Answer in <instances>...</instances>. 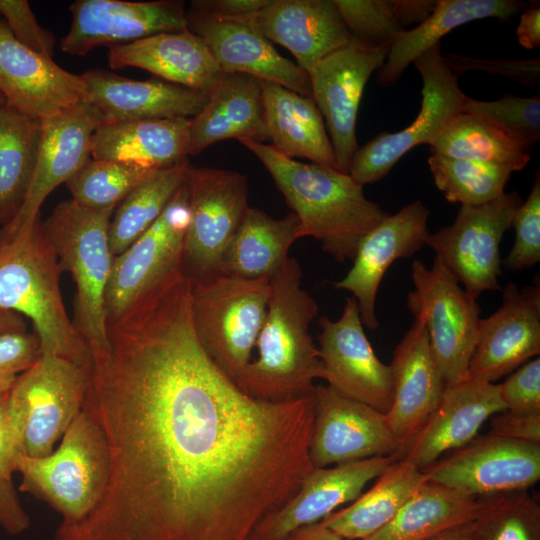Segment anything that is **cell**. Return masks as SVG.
I'll use <instances>...</instances> for the list:
<instances>
[{"label":"cell","mask_w":540,"mask_h":540,"mask_svg":"<svg viewBox=\"0 0 540 540\" xmlns=\"http://www.w3.org/2000/svg\"><path fill=\"white\" fill-rule=\"evenodd\" d=\"M190 291L179 270L107 321L82 409L105 435L108 480L53 540H247L314 469L313 395L241 391L201 346Z\"/></svg>","instance_id":"6da1fadb"},{"label":"cell","mask_w":540,"mask_h":540,"mask_svg":"<svg viewBox=\"0 0 540 540\" xmlns=\"http://www.w3.org/2000/svg\"><path fill=\"white\" fill-rule=\"evenodd\" d=\"M239 142L260 160L297 216V239L314 237L338 262L353 260L362 239L389 215L349 174L300 162L270 144Z\"/></svg>","instance_id":"7a4b0ae2"},{"label":"cell","mask_w":540,"mask_h":540,"mask_svg":"<svg viewBox=\"0 0 540 540\" xmlns=\"http://www.w3.org/2000/svg\"><path fill=\"white\" fill-rule=\"evenodd\" d=\"M302 269L288 257L269 280L267 312L256 345L258 356L235 381L248 396L283 403L313 394L323 364L309 333L318 313L314 298L301 287Z\"/></svg>","instance_id":"3957f363"},{"label":"cell","mask_w":540,"mask_h":540,"mask_svg":"<svg viewBox=\"0 0 540 540\" xmlns=\"http://www.w3.org/2000/svg\"><path fill=\"white\" fill-rule=\"evenodd\" d=\"M62 270L39 219L0 240V307L29 318L41 354L65 358L90 371L92 356L63 302Z\"/></svg>","instance_id":"277c9868"},{"label":"cell","mask_w":540,"mask_h":540,"mask_svg":"<svg viewBox=\"0 0 540 540\" xmlns=\"http://www.w3.org/2000/svg\"><path fill=\"white\" fill-rule=\"evenodd\" d=\"M115 208L91 209L70 199L58 203L41 221L62 272L75 283L72 321L91 356L108 343L105 292L113 262L108 230Z\"/></svg>","instance_id":"5b68a950"},{"label":"cell","mask_w":540,"mask_h":540,"mask_svg":"<svg viewBox=\"0 0 540 540\" xmlns=\"http://www.w3.org/2000/svg\"><path fill=\"white\" fill-rule=\"evenodd\" d=\"M19 490L45 502L65 523L84 518L100 500L109 475V452L102 428L81 410L57 449L43 457L20 454Z\"/></svg>","instance_id":"8992f818"},{"label":"cell","mask_w":540,"mask_h":540,"mask_svg":"<svg viewBox=\"0 0 540 540\" xmlns=\"http://www.w3.org/2000/svg\"><path fill=\"white\" fill-rule=\"evenodd\" d=\"M269 293V279L223 274L191 279V314L197 338L212 361L234 382L251 361Z\"/></svg>","instance_id":"52a82bcc"},{"label":"cell","mask_w":540,"mask_h":540,"mask_svg":"<svg viewBox=\"0 0 540 540\" xmlns=\"http://www.w3.org/2000/svg\"><path fill=\"white\" fill-rule=\"evenodd\" d=\"M89 371L56 355L41 354L9 390V408L21 452L49 455L81 412Z\"/></svg>","instance_id":"ba28073f"},{"label":"cell","mask_w":540,"mask_h":540,"mask_svg":"<svg viewBox=\"0 0 540 540\" xmlns=\"http://www.w3.org/2000/svg\"><path fill=\"white\" fill-rule=\"evenodd\" d=\"M414 289L407 306L428 333L435 361L446 386L469 379L468 369L480 328L481 309L435 256L428 268L421 260L412 265Z\"/></svg>","instance_id":"9c48e42d"},{"label":"cell","mask_w":540,"mask_h":540,"mask_svg":"<svg viewBox=\"0 0 540 540\" xmlns=\"http://www.w3.org/2000/svg\"><path fill=\"white\" fill-rule=\"evenodd\" d=\"M185 188L189 209L182 270L191 279L218 274L225 251L248 208V180L239 172L189 167Z\"/></svg>","instance_id":"30bf717a"},{"label":"cell","mask_w":540,"mask_h":540,"mask_svg":"<svg viewBox=\"0 0 540 540\" xmlns=\"http://www.w3.org/2000/svg\"><path fill=\"white\" fill-rule=\"evenodd\" d=\"M422 78L421 107L406 128L383 131L356 151L348 174L362 186L383 179L408 151L420 144L430 145L448 120L462 111L467 97L456 76L445 63L441 43L421 54L412 63Z\"/></svg>","instance_id":"8fae6325"},{"label":"cell","mask_w":540,"mask_h":540,"mask_svg":"<svg viewBox=\"0 0 540 540\" xmlns=\"http://www.w3.org/2000/svg\"><path fill=\"white\" fill-rule=\"evenodd\" d=\"M522 202L514 191L481 205H461L452 224L428 235L426 245L472 297L500 290V242Z\"/></svg>","instance_id":"7c38bea8"},{"label":"cell","mask_w":540,"mask_h":540,"mask_svg":"<svg viewBox=\"0 0 540 540\" xmlns=\"http://www.w3.org/2000/svg\"><path fill=\"white\" fill-rule=\"evenodd\" d=\"M188 222L184 181L154 224L127 249L113 257L105 292L107 321L121 317L182 268Z\"/></svg>","instance_id":"4fadbf2b"},{"label":"cell","mask_w":540,"mask_h":540,"mask_svg":"<svg viewBox=\"0 0 540 540\" xmlns=\"http://www.w3.org/2000/svg\"><path fill=\"white\" fill-rule=\"evenodd\" d=\"M423 471L429 481L472 497L528 490L540 479V443L477 435Z\"/></svg>","instance_id":"5bb4252c"},{"label":"cell","mask_w":540,"mask_h":540,"mask_svg":"<svg viewBox=\"0 0 540 540\" xmlns=\"http://www.w3.org/2000/svg\"><path fill=\"white\" fill-rule=\"evenodd\" d=\"M386 47L352 41L316 63L308 72L312 99L326 121L337 170L348 174L358 150L356 119L364 88L384 64Z\"/></svg>","instance_id":"9a60e30c"},{"label":"cell","mask_w":540,"mask_h":540,"mask_svg":"<svg viewBox=\"0 0 540 540\" xmlns=\"http://www.w3.org/2000/svg\"><path fill=\"white\" fill-rule=\"evenodd\" d=\"M318 323V352L328 386L386 414L393 401L391 369L379 360L366 337L356 299L346 298L338 320L321 316Z\"/></svg>","instance_id":"2e32d148"},{"label":"cell","mask_w":540,"mask_h":540,"mask_svg":"<svg viewBox=\"0 0 540 540\" xmlns=\"http://www.w3.org/2000/svg\"><path fill=\"white\" fill-rule=\"evenodd\" d=\"M313 398L309 458L314 468L399 454L402 445L384 413L346 398L328 385H315Z\"/></svg>","instance_id":"e0dca14e"},{"label":"cell","mask_w":540,"mask_h":540,"mask_svg":"<svg viewBox=\"0 0 540 540\" xmlns=\"http://www.w3.org/2000/svg\"><path fill=\"white\" fill-rule=\"evenodd\" d=\"M0 93L7 106L41 122L86 104L87 98L81 75L19 43L4 20L0 24Z\"/></svg>","instance_id":"ac0fdd59"},{"label":"cell","mask_w":540,"mask_h":540,"mask_svg":"<svg viewBox=\"0 0 540 540\" xmlns=\"http://www.w3.org/2000/svg\"><path fill=\"white\" fill-rule=\"evenodd\" d=\"M69 10L72 23L61 39L60 48L75 56H84L100 46L187 29L182 1L77 0Z\"/></svg>","instance_id":"d6986e66"},{"label":"cell","mask_w":540,"mask_h":540,"mask_svg":"<svg viewBox=\"0 0 540 540\" xmlns=\"http://www.w3.org/2000/svg\"><path fill=\"white\" fill-rule=\"evenodd\" d=\"M540 353V283L519 289L509 282L500 307L481 318L468 375L495 383Z\"/></svg>","instance_id":"ffe728a7"},{"label":"cell","mask_w":540,"mask_h":540,"mask_svg":"<svg viewBox=\"0 0 540 540\" xmlns=\"http://www.w3.org/2000/svg\"><path fill=\"white\" fill-rule=\"evenodd\" d=\"M187 29L207 45L224 73H242L311 97L309 75L283 57L248 15L216 17L186 9Z\"/></svg>","instance_id":"44dd1931"},{"label":"cell","mask_w":540,"mask_h":540,"mask_svg":"<svg viewBox=\"0 0 540 540\" xmlns=\"http://www.w3.org/2000/svg\"><path fill=\"white\" fill-rule=\"evenodd\" d=\"M429 217L430 210L419 200L389 214L362 239L352 268L334 283L336 289L353 294L361 322L368 329L379 326L375 303L384 274L394 261L411 257L426 245Z\"/></svg>","instance_id":"7402d4cb"},{"label":"cell","mask_w":540,"mask_h":540,"mask_svg":"<svg viewBox=\"0 0 540 540\" xmlns=\"http://www.w3.org/2000/svg\"><path fill=\"white\" fill-rule=\"evenodd\" d=\"M398 459L394 454L314 468L288 501L256 524L247 540H286L297 528L319 522L354 501L369 481Z\"/></svg>","instance_id":"603a6c76"},{"label":"cell","mask_w":540,"mask_h":540,"mask_svg":"<svg viewBox=\"0 0 540 540\" xmlns=\"http://www.w3.org/2000/svg\"><path fill=\"white\" fill-rule=\"evenodd\" d=\"M98 125L87 104L42 122L39 152L25 200L17 216L0 228V240L30 229L40 219V208L48 195L90 159V139Z\"/></svg>","instance_id":"cb8c5ba5"},{"label":"cell","mask_w":540,"mask_h":540,"mask_svg":"<svg viewBox=\"0 0 540 540\" xmlns=\"http://www.w3.org/2000/svg\"><path fill=\"white\" fill-rule=\"evenodd\" d=\"M504 410L496 383L468 379L446 386L435 410L403 445L398 457L423 470L445 453L469 443L488 418Z\"/></svg>","instance_id":"d4e9b609"},{"label":"cell","mask_w":540,"mask_h":540,"mask_svg":"<svg viewBox=\"0 0 540 540\" xmlns=\"http://www.w3.org/2000/svg\"><path fill=\"white\" fill-rule=\"evenodd\" d=\"M81 78L87 90L86 104L95 112L99 125L140 119H191L209 98V94L161 79L133 80L103 69H90Z\"/></svg>","instance_id":"484cf974"},{"label":"cell","mask_w":540,"mask_h":540,"mask_svg":"<svg viewBox=\"0 0 540 540\" xmlns=\"http://www.w3.org/2000/svg\"><path fill=\"white\" fill-rule=\"evenodd\" d=\"M389 366L393 401L385 415L390 430L403 447L435 410L446 387L427 329L420 319L414 318L395 347Z\"/></svg>","instance_id":"4316f807"},{"label":"cell","mask_w":540,"mask_h":540,"mask_svg":"<svg viewBox=\"0 0 540 540\" xmlns=\"http://www.w3.org/2000/svg\"><path fill=\"white\" fill-rule=\"evenodd\" d=\"M248 17L271 42L287 48L307 73L353 41L334 0H270Z\"/></svg>","instance_id":"83f0119b"},{"label":"cell","mask_w":540,"mask_h":540,"mask_svg":"<svg viewBox=\"0 0 540 540\" xmlns=\"http://www.w3.org/2000/svg\"><path fill=\"white\" fill-rule=\"evenodd\" d=\"M112 69L135 67L159 79L209 94L224 72L205 42L188 29L108 47Z\"/></svg>","instance_id":"f1b7e54d"},{"label":"cell","mask_w":540,"mask_h":540,"mask_svg":"<svg viewBox=\"0 0 540 540\" xmlns=\"http://www.w3.org/2000/svg\"><path fill=\"white\" fill-rule=\"evenodd\" d=\"M231 138L259 143L269 140L261 80L247 74L224 73L205 107L191 118L189 156Z\"/></svg>","instance_id":"f546056e"},{"label":"cell","mask_w":540,"mask_h":540,"mask_svg":"<svg viewBox=\"0 0 540 540\" xmlns=\"http://www.w3.org/2000/svg\"><path fill=\"white\" fill-rule=\"evenodd\" d=\"M190 120L140 119L101 124L91 136L90 156L157 169L176 165L189 156Z\"/></svg>","instance_id":"4dcf8cb0"},{"label":"cell","mask_w":540,"mask_h":540,"mask_svg":"<svg viewBox=\"0 0 540 540\" xmlns=\"http://www.w3.org/2000/svg\"><path fill=\"white\" fill-rule=\"evenodd\" d=\"M261 89L271 145L290 158H305L337 170L334 150L314 100L269 81L261 80Z\"/></svg>","instance_id":"1f68e13d"},{"label":"cell","mask_w":540,"mask_h":540,"mask_svg":"<svg viewBox=\"0 0 540 540\" xmlns=\"http://www.w3.org/2000/svg\"><path fill=\"white\" fill-rule=\"evenodd\" d=\"M516 0H436L433 13L413 29L405 30L389 48L379 69L378 80L383 86L394 85L408 65L425 51L440 43L453 29L485 18L507 20L525 9Z\"/></svg>","instance_id":"d6a6232c"},{"label":"cell","mask_w":540,"mask_h":540,"mask_svg":"<svg viewBox=\"0 0 540 540\" xmlns=\"http://www.w3.org/2000/svg\"><path fill=\"white\" fill-rule=\"evenodd\" d=\"M298 226L293 212L276 219L249 206L225 251L218 274L270 280L288 258L297 240Z\"/></svg>","instance_id":"836d02e7"},{"label":"cell","mask_w":540,"mask_h":540,"mask_svg":"<svg viewBox=\"0 0 540 540\" xmlns=\"http://www.w3.org/2000/svg\"><path fill=\"white\" fill-rule=\"evenodd\" d=\"M427 481L428 476L422 469L398 459L377 477L366 493L321 522L347 540H365L387 525Z\"/></svg>","instance_id":"e575fe53"},{"label":"cell","mask_w":540,"mask_h":540,"mask_svg":"<svg viewBox=\"0 0 540 540\" xmlns=\"http://www.w3.org/2000/svg\"><path fill=\"white\" fill-rule=\"evenodd\" d=\"M486 502L487 496L472 497L427 481L387 525L365 540H427L475 521Z\"/></svg>","instance_id":"d590c367"},{"label":"cell","mask_w":540,"mask_h":540,"mask_svg":"<svg viewBox=\"0 0 540 540\" xmlns=\"http://www.w3.org/2000/svg\"><path fill=\"white\" fill-rule=\"evenodd\" d=\"M42 122L0 106V226L8 225L25 200L35 169Z\"/></svg>","instance_id":"8d00e7d4"},{"label":"cell","mask_w":540,"mask_h":540,"mask_svg":"<svg viewBox=\"0 0 540 540\" xmlns=\"http://www.w3.org/2000/svg\"><path fill=\"white\" fill-rule=\"evenodd\" d=\"M431 155L492 163L522 170L531 149L490 121L464 111L454 114L429 145Z\"/></svg>","instance_id":"74e56055"},{"label":"cell","mask_w":540,"mask_h":540,"mask_svg":"<svg viewBox=\"0 0 540 540\" xmlns=\"http://www.w3.org/2000/svg\"><path fill=\"white\" fill-rule=\"evenodd\" d=\"M190 166L186 159L160 169L116 206L108 230L113 257L127 249L162 215L183 185Z\"/></svg>","instance_id":"f35d334b"},{"label":"cell","mask_w":540,"mask_h":540,"mask_svg":"<svg viewBox=\"0 0 540 540\" xmlns=\"http://www.w3.org/2000/svg\"><path fill=\"white\" fill-rule=\"evenodd\" d=\"M428 166L436 187L450 203L481 205L505 193L511 167L431 155Z\"/></svg>","instance_id":"ab89813d"},{"label":"cell","mask_w":540,"mask_h":540,"mask_svg":"<svg viewBox=\"0 0 540 540\" xmlns=\"http://www.w3.org/2000/svg\"><path fill=\"white\" fill-rule=\"evenodd\" d=\"M160 169L135 163L89 159L65 184L72 200L91 209L116 207Z\"/></svg>","instance_id":"60d3db41"},{"label":"cell","mask_w":540,"mask_h":540,"mask_svg":"<svg viewBox=\"0 0 540 540\" xmlns=\"http://www.w3.org/2000/svg\"><path fill=\"white\" fill-rule=\"evenodd\" d=\"M475 523L482 540H540V506L528 490L487 496Z\"/></svg>","instance_id":"b9f144b4"},{"label":"cell","mask_w":540,"mask_h":540,"mask_svg":"<svg viewBox=\"0 0 540 540\" xmlns=\"http://www.w3.org/2000/svg\"><path fill=\"white\" fill-rule=\"evenodd\" d=\"M462 111L480 116L532 149L540 140V97L506 94L494 101L468 96Z\"/></svg>","instance_id":"7bdbcfd3"},{"label":"cell","mask_w":540,"mask_h":540,"mask_svg":"<svg viewBox=\"0 0 540 540\" xmlns=\"http://www.w3.org/2000/svg\"><path fill=\"white\" fill-rule=\"evenodd\" d=\"M352 39L369 47H390L406 29L396 21L391 0H334Z\"/></svg>","instance_id":"ee69618b"},{"label":"cell","mask_w":540,"mask_h":540,"mask_svg":"<svg viewBox=\"0 0 540 540\" xmlns=\"http://www.w3.org/2000/svg\"><path fill=\"white\" fill-rule=\"evenodd\" d=\"M511 226L516 238L502 261L509 271H523L540 261V173L537 171L530 193L514 212Z\"/></svg>","instance_id":"f6af8a7d"},{"label":"cell","mask_w":540,"mask_h":540,"mask_svg":"<svg viewBox=\"0 0 540 540\" xmlns=\"http://www.w3.org/2000/svg\"><path fill=\"white\" fill-rule=\"evenodd\" d=\"M0 14L13 37L27 48L53 57L55 36L37 21L26 0H0Z\"/></svg>","instance_id":"bcb514c9"},{"label":"cell","mask_w":540,"mask_h":540,"mask_svg":"<svg viewBox=\"0 0 540 540\" xmlns=\"http://www.w3.org/2000/svg\"><path fill=\"white\" fill-rule=\"evenodd\" d=\"M505 410L517 414H540V358L514 370L498 384Z\"/></svg>","instance_id":"7dc6e473"},{"label":"cell","mask_w":540,"mask_h":540,"mask_svg":"<svg viewBox=\"0 0 540 540\" xmlns=\"http://www.w3.org/2000/svg\"><path fill=\"white\" fill-rule=\"evenodd\" d=\"M442 56L447 66L456 76L469 70H481L492 74H500L526 85H535L540 82L539 58L490 60L452 53H442Z\"/></svg>","instance_id":"c3c4849f"},{"label":"cell","mask_w":540,"mask_h":540,"mask_svg":"<svg viewBox=\"0 0 540 540\" xmlns=\"http://www.w3.org/2000/svg\"><path fill=\"white\" fill-rule=\"evenodd\" d=\"M41 355L36 334L24 332L0 337V391H9L17 376Z\"/></svg>","instance_id":"681fc988"},{"label":"cell","mask_w":540,"mask_h":540,"mask_svg":"<svg viewBox=\"0 0 540 540\" xmlns=\"http://www.w3.org/2000/svg\"><path fill=\"white\" fill-rule=\"evenodd\" d=\"M493 435L540 443V414H517L504 410L491 417Z\"/></svg>","instance_id":"f907efd6"},{"label":"cell","mask_w":540,"mask_h":540,"mask_svg":"<svg viewBox=\"0 0 540 540\" xmlns=\"http://www.w3.org/2000/svg\"><path fill=\"white\" fill-rule=\"evenodd\" d=\"M22 454L10 408L9 391H0V474L12 479Z\"/></svg>","instance_id":"816d5d0a"},{"label":"cell","mask_w":540,"mask_h":540,"mask_svg":"<svg viewBox=\"0 0 540 540\" xmlns=\"http://www.w3.org/2000/svg\"><path fill=\"white\" fill-rule=\"evenodd\" d=\"M30 525V517L21 504L12 479L0 474V527L10 535H20Z\"/></svg>","instance_id":"f5cc1de1"},{"label":"cell","mask_w":540,"mask_h":540,"mask_svg":"<svg viewBox=\"0 0 540 540\" xmlns=\"http://www.w3.org/2000/svg\"><path fill=\"white\" fill-rule=\"evenodd\" d=\"M270 0H195L189 9L216 17H238L255 13Z\"/></svg>","instance_id":"db71d44e"},{"label":"cell","mask_w":540,"mask_h":540,"mask_svg":"<svg viewBox=\"0 0 540 540\" xmlns=\"http://www.w3.org/2000/svg\"><path fill=\"white\" fill-rule=\"evenodd\" d=\"M396 21L406 26L423 23L434 11L436 0H391Z\"/></svg>","instance_id":"11a10c76"},{"label":"cell","mask_w":540,"mask_h":540,"mask_svg":"<svg viewBox=\"0 0 540 540\" xmlns=\"http://www.w3.org/2000/svg\"><path fill=\"white\" fill-rule=\"evenodd\" d=\"M518 43L525 49H533L540 44L539 2L524 9L516 29Z\"/></svg>","instance_id":"9f6ffc18"},{"label":"cell","mask_w":540,"mask_h":540,"mask_svg":"<svg viewBox=\"0 0 540 540\" xmlns=\"http://www.w3.org/2000/svg\"><path fill=\"white\" fill-rule=\"evenodd\" d=\"M286 540H347L321 521L294 530Z\"/></svg>","instance_id":"6f0895ef"},{"label":"cell","mask_w":540,"mask_h":540,"mask_svg":"<svg viewBox=\"0 0 540 540\" xmlns=\"http://www.w3.org/2000/svg\"><path fill=\"white\" fill-rule=\"evenodd\" d=\"M427 540H482L475 521L455 527Z\"/></svg>","instance_id":"680465c9"},{"label":"cell","mask_w":540,"mask_h":540,"mask_svg":"<svg viewBox=\"0 0 540 540\" xmlns=\"http://www.w3.org/2000/svg\"><path fill=\"white\" fill-rule=\"evenodd\" d=\"M27 332L26 323L21 315L0 307V337Z\"/></svg>","instance_id":"91938a15"},{"label":"cell","mask_w":540,"mask_h":540,"mask_svg":"<svg viewBox=\"0 0 540 540\" xmlns=\"http://www.w3.org/2000/svg\"><path fill=\"white\" fill-rule=\"evenodd\" d=\"M4 104H5L4 97H3L2 94L0 93V106H1V105H4Z\"/></svg>","instance_id":"94428289"},{"label":"cell","mask_w":540,"mask_h":540,"mask_svg":"<svg viewBox=\"0 0 540 540\" xmlns=\"http://www.w3.org/2000/svg\"><path fill=\"white\" fill-rule=\"evenodd\" d=\"M2 21H3V19H2V16H1V14H0V24L2 23Z\"/></svg>","instance_id":"6125c7cd"}]
</instances>
